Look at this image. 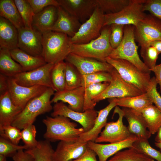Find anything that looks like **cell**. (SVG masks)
Masks as SVG:
<instances>
[{"label":"cell","mask_w":161,"mask_h":161,"mask_svg":"<svg viewBox=\"0 0 161 161\" xmlns=\"http://www.w3.org/2000/svg\"><path fill=\"white\" fill-rule=\"evenodd\" d=\"M42 121L46 129L44 137L50 142L60 140L76 142L80 135L84 132L83 127L76 128L78 125L76 123L64 116H47Z\"/></svg>","instance_id":"cell-1"},{"label":"cell","mask_w":161,"mask_h":161,"mask_svg":"<svg viewBox=\"0 0 161 161\" xmlns=\"http://www.w3.org/2000/svg\"><path fill=\"white\" fill-rule=\"evenodd\" d=\"M55 90L48 87L41 95L30 100L18 115L12 124L20 130L33 124L37 117L53 109L50 99Z\"/></svg>","instance_id":"cell-2"},{"label":"cell","mask_w":161,"mask_h":161,"mask_svg":"<svg viewBox=\"0 0 161 161\" xmlns=\"http://www.w3.org/2000/svg\"><path fill=\"white\" fill-rule=\"evenodd\" d=\"M72 44L71 38L63 33L50 31L43 34L41 56L47 63L55 64L65 60Z\"/></svg>","instance_id":"cell-3"},{"label":"cell","mask_w":161,"mask_h":161,"mask_svg":"<svg viewBox=\"0 0 161 161\" xmlns=\"http://www.w3.org/2000/svg\"><path fill=\"white\" fill-rule=\"evenodd\" d=\"M111 32L110 25L103 27L97 38L86 44H72L71 52L82 57L106 62V59L113 50L109 42Z\"/></svg>","instance_id":"cell-4"},{"label":"cell","mask_w":161,"mask_h":161,"mask_svg":"<svg viewBox=\"0 0 161 161\" xmlns=\"http://www.w3.org/2000/svg\"><path fill=\"white\" fill-rule=\"evenodd\" d=\"M138 46L134 36V26H124L123 40L120 45L113 49L109 57L113 59L127 60L134 65L141 71L150 74L151 71L140 59L138 54Z\"/></svg>","instance_id":"cell-5"},{"label":"cell","mask_w":161,"mask_h":161,"mask_svg":"<svg viewBox=\"0 0 161 161\" xmlns=\"http://www.w3.org/2000/svg\"><path fill=\"white\" fill-rule=\"evenodd\" d=\"M106 61L117 70L125 81L143 93L146 92L151 78L150 74L141 71L132 63L125 60L113 59L108 57L106 59Z\"/></svg>","instance_id":"cell-6"},{"label":"cell","mask_w":161,"mask_h":161,"mask_svg":"<svg viewBox=\"0 0 161 161\" xmlns=\"http://www.w3.org/2000/svg\"><path fill=\"white\" fill-rule=\"evenodd\" d=\"M146 0H130L128 5L120 12L104 14L103 27L113 24L136 26L145 16L143 10Z\"/></svg>","instance_id":"cell-7"},{"label":"cell","mask_w":161,"mask_h":161,"mask_svg":"<svg viewBox=\"0 0 161 161\" xmlns=\"http://www.w3.org/2000/svg\"><path fill=\"white\" fill-rule=\"evenodd\" d=\"M110 73L112 77L111 81L105 90L93 99L94 103H97L107 98L133 97L144 93L134 86L125 81L114 68Z\"/></svg>","instance_id":"cell-8"},{"label":"cell","mask_w":161,"mask_h":161,"mask_svg":"<svg viewBox=\"0 0 161 161\" xmlns=\"http://www.w3.org/2000/svg\"><path fill=\"white\" fill-rule=\"evenodd\" d=\"M104 14L97 5L90 18L81 24L75 35L71 38L72 43L86 44L98 38L103 27Z\"/></svg>","instance_id":"cell-9"},{"label":"cell","mask_w":161,"mask_h":161,"mask_svg":"<svg viewBox=\"0 0 161 161\" xmlns=\"http://www.w3.org/2000/svg\"><path fill=\"white\" fill-rule=\"evenodd\" d=\"M134 36L141 47L149 46L153 41L161 40V21L151 14H146L134 26Z\"/></svg>","instance_id":"cell-10"},{"label":"cell","mask_w":161,"mask_h":161,"mask_svg":"<svg viewBox=\"0 0 161 161\" xmlns=\"http://www.w3.org/2000/svg\"><path fill=\"white\" fill-rule=\"evenodd\" d=\"M115 113L118 115V120L115 122L107 123L95 142L112 143L123 141L133 135L129 132L127 126L123 123V119L124 117V113L122 109L118 106H116L113 114Z\"/></svg>","instance_id":"cell-11"},{"label":"cell","mask_w":161,"mask_h":161,"mask_svg":"<svg viewBox=\"0 0 161 161\" xmlns=\"http://www.w3.org/2000/svg\"><path fill=\"white\" fill-rule=\"evenodd\" d=\"M52 110L51 117L62 116L68 117L80 124L84 132L88 131L92 128L98 115L97 111L94 109L77 112L69 108L62 101L55 103Z\"/></svg>","instance_id":"cell-12"},{"label":"cell","mask_w":161,"mask_h":161,"mask_svg":"<svg viewBox=\"0 0 161 161\" xmlns=\"http://www.w3.org/2000/svg\"><path fill=\"white\" fill-rule=\"evenodd\" d=\"M54 65L47 63L32 70L20 73L13 78L17 84L22 86L30 87L42 86L54 89L51 80L50 73Z\"/></svg>","instance_id":"cell-13"},{"label":"cell","mask_w":161,"mask_h":161,"mask_svg":"<svg viewBox=\"0 0 161 161\" xmlns=\"http://www.w3.org/2000/svg\"><path fill=\"white\" fill-rule=\"evenodd\" d=\"M8 91L13 102L22 109L29 101L41 95L48 88L42 86H22L17 84L13 77H8Z\"/></svg>","instance_id":"cell-14"},{"label":"cell","mask_w":161,"mask_h":161,"mask_svg":"<svg viewBox=\"0 0 161 161\" xmlns=\"http://www.w3.org/2000/svg\"><path fill=\"white\" fill-rule=\"evenodd\" d=\"M18 30V48L31 55L41 56L43 34L33 28L24 27Z\"/></svg>","instance_id":"cell-15"},{"label":"cell","mask_w":161,"mask_h":161,"mask_svg":"<svg viewBox=\"0 0 161 161\" xmlns=\"http://www.w3.org/2000/svg\"><path fill=\"white\" fill-rule=\"evenodd\" d=\"M65 60L66 62L73 65L82 75L99 71L110 72L114 68L111 65L106 62L82 57L71 52L68 55Z\"/></svg>","instance_id":"cell-16"},{"label":"cell","mask_w":161,"mask_h":161,"mask_svg":"<svg viewBox=\"0 0 161 161\" xmlns=\"http://www.w3.org/2000/svg\"><path fill=\"white\" fill-rule=\"evenodd\" d=\"M60 6L84 23L92 14L97 6L96 0H57Z\"/></svg>","instance_id":"cell-17"},{"label":"cell","mask_w":161,"mask_h":161,"mask_svg":"<svg viewBox=\"0 0 161 161\" xmlns=\"http://www.w3.org/2000/svg\"><path fill=\"white\" fill-rule=\"evenodd\" d=\"M138 138L134 135L122 141L107 144H102L89 141L88 147L94 151L98 157V161H107L118 151L131 147Z\"/></svg>","instance_id":"cell-18"},{"label":"cell","mask_w":161,"mask_h":161,"mask_svg":"<svg viewBox=\"0 0 161 161\" xmlns=\"http://www.w3.org/2000/svg\"><path fill=\"white\" fill-rule=\"evenodd\" d=\"M88 147L87 142L60 141L54 150L53 161H71L80 156Z\"/></svg>","instance_id":"cell-19"},{"label":"cell","mask_w":161,"mask_h":161,"mask_svg":"<svg viewBox=\"0 0 161 161\" xmlns=\"http://www.w3.org/2000/svg\"><path fill=\"white\" fill-rule=\"evenodd\" d=\"M122 109L128 123L127 127L131 134L138 138L149 139L151 134L147 129V123L141 112L127 108Z\"/></svg>","instance_id":"cell-20"},{"label":"cell","mask_w":161,"mask_h":161,"mask_svg":"<svg viewBox=\"0 0 161 161\" xmlns=\"http://www.w3.org/2000/svg\"><path fill=\"white\" fill-rule=\"evenodd\" d=\"M85 91V87L80 86L73 89L56 92L51 101L55 103L59 101L66 103L71 109L83 112Z\"/></svg>","instance_id":"cell-21"},{"label":"cell","mask_w":161,"mask_h":161,"mask_svg":"<svg viewBox=\"0 0 161 161\" xmlns=\"http://www.w3.org/2000/svg\"><path fill=\"white\" fill-rule=\"evenodd\" d=\"M58 17L51 31L57 32L73 37L78 31L81 24L76 18L66 11L61 6L57 7Z\"/></svg>","instance_id":"cell-22"},{"label":"cell","mask_w":161,"mask_h":161,"mask_svg":"<svg viewBox=\"0 0 161 161\" xmlns=\"http://www.w3.org/2000/svg\"><path fill=\"white\" fill-rule=\"evenodd\" d=\"M109 103L106 106L97 111L98 115L92 128L88 131L81 134L77 141L95 142L101 132L102 129L107 123V117L110 112L117 106L114 98L109 99Z\"/></svg>","instance_id":"cell-23"},{"label":"cell","mask_w":161,"mask_h":161,"mask_svg":"<svg viewBox=\"0 0 161 161\" xmlns=\"http://www.w3.org/2000/svg\"><path fill=\"white\" fill-rule=\"evenodd\" d=\"M58 17L57 7L53 5L48 6L33 17L32 28L42 34L51 31Z\"/></svg>","instance_id":"cell-24"},{"label":"cell","mask_w":161,"mask_h":161,"mask_svg":"<svg viewBox=\"0 0 161 161\" xmlns=\"http://www.w3.org/2000/svg\"><path fill=\"white\" fill-rule=\"evenodd\" d=\"M22 109L13 102L8 91L0 95V128L11 125Z\"/></svg>","instance_id":"cell-25"},{"label":"cell","mask_w":161,"mask_h":161,"mask_svg":"<svg viewBox=\"0 0 161 161\" xmlns=\"http://www.w3.org/2000/svg\"><path fill=\"white\" fill-rule=\"evenodd\" d=\"M18 29L10 22L0 17V49L9 50L17 48Z\"/></svg>","instance_id":"cell-26"},{"label":"cell","mask_w":161,"mask_h":161,"mask_svg":"<svg viewBox=\"0 0 161 161\" xmlns=\"http://www.w3.org/2000/svg\"><path fill=\"white\" fill-rule=\"evenodd\" d=\"M10 51L12 57L21 66L23 72L32 70L47 63L42 56L31 55L18 48Z\"/></svg>","instance_id":"cell-27"},{"label":"cell","mask_w":161,"mask_h":161,"mask_svg":"<svg viewBox=\"0 0 161 161\" xmlns=\"http://www.w3.org/2000/svg\"><path fill=\"white\" fill-rule=\"evenodd\" d=\"M0 16L9 21L17 29L24 27L14 0H0Z\"/></svg>","instance_id":"cell-28"},{"label":"cell","mask_w":161,"mask_h":161,"mask_svg":"<svg viewBox=\"0 0 161 161\" xmlns=\"http://www.w3.org/2000/svg\"><path fill=\"white\" fill-rule=\"evenodd\" d=\"M0 72L8 77L23 72L22 67L14 61L8 49H0Z\"/></svg>","instance_id":"cell-29"},{"label":"cell","mask_w":161,"mask_h":161,"mask_svg":"<svg viewBox=\"0 0 161 161\" xmlns=\"http://www.w3.org/2000/svg\"><path fill=\"white\" fill-rule=\"evenodd\" d=\"M117 106L141 112L153 103L146 93L133 97L114 98Z\"/></svg>","instance_id":"cell-30"},{"label":"cell","mask_w":161,"mask_h":161,"mask_svg":"<svg viewBox=\"0 0 161 161\" xmlns=\"http://www.w3.org/2000/svg\"><path fill=\"white\" fill-rule=\"evenodd\" d=\"M151 134L157 133L161 126V111L155 106L151 105L140 112Z\"/></svg>","instance_id":"cell-31"},{"label":"cell","mask_w":161,"mask_h":161,"mask_svg":"<svg viewBox=\"0 0 161 161\" xmlns=\"http://www.w3.org/2000/svg\"><path fill=\"white\" fill-rule=\"evenodd\" d=\"M25 151L32 156L33 161H53L54 150L50 141L47 140L38 141L36 147Z\"/></svg>","instance_id":"cell-32"},{"label":"cell","mask_w":161,"mask_h":161,"mask_svg":"<svg viewBox=\"0 0 161 161\" xmlns=\"http://www.w3.org/2000/svg\"><path fill=\"white\" fill-rule=\"evenodd\" d=\"M109 83L94 84L85 87L83 112L94 109L97 103L93 102V99L102 93L108 86Z\"/></svg>","instance_id":"cell-33"},{"label":"cell","mask_w":161,"mask_h":161,"mask_svg":"<svg viewBox=\"0 0 161 161\" xmlns=\"http://www.w3.org/2000/svg\"><path fill=\"white\" fill-rule=\"evenodd\" d=\"M107 161H154V159L131 147L120 151Z\"/></svg>","instance_id":"cell-34"},{"label":"cell","mask_w":161,"mask_h":161,"mask_svg":"<svg viewBox=\"0 0 161 161\" xmlns=\"http://www.w3.org/2000/svg\"><path fill=\"white\" fill-rule=\"evenodd\" d=\"M65 62L64 61L54 65L50 73V78L56 92L63 91L65 87Z\"/></svg>","instance_id":"cell-35"},{"label":"cell","mask_w":161,"mask_h":161,"mask_svg":"<svg viewBox=\"0 0 161 161\" xmlns=\"http://www.w3.org/2000/svg\"><path fill=\"white\" fill-rule=\"evenodd\" d=\"M65 90L73 89L81 86L82 75L72 64L65 62Z\"/></svg>","instance_id":"cell-36"},{"label":"cell","mask_w":161,"mask_h":161,"mask_svg":"<svg viewBox=\"0 0 161 161\" xmlns=\"http://www.w3.org/2000/svg\"><path fill=\"white\" fill-rule=\"evenodd\" d=\"M97 5L105 14L118 13L127 6L130 0H96Z\"/></svg>","instance_id":"cell-37"},{"label":"cell","mask_w":161,"mask_h":161,"mask_svg":"<svg viewBox=\"0 0 161 161\" xmlns=\"http://www.w3.org/2000/svg\"><path fill=\"white\" fill-rule=\"evenodd\" d=\"M14 1L22 19L24 27L32 28L33 18L35 14L27 0Z\"/></svg>","instance_id":"cell-38"},{"label":"cell","mask_w":161,"mask_h":161,"mask_svg":"<svg viewBox=\"0 0 161 161\" xmlns=\"http://www.w3.org/2000/svg\"><path fill=\"white\" fill-rule=\"evenodd\" d=\"M132 147L153 159L161 161V152L153 148L148 139L138 138L133 143Z\"/></svg>","instance_id":"cell-39"},{"label":"cell","mask_w":161,"mask_h":161,"mask_svg":"<svg viewBox=\"0 0 161 161\" xmlns=\"http://www.w3.org/2000/svg\"><path fill=\"white\" fill-rule=\"evenodd\" d=\"M112 79L110 72L99 71L82 75L81 86L85 87L91 84L103 82L110 83Z\"/></svg>","instance_id":"cell-40"},{"label":"cell","mask_w":161,"mask_h":161,"mask_svg":"<svg viewBox=\"0 0 161 161\" xmlns=\"http://www.w3.org/2000/svg\"><path fill=\"white\" fill-rule=\"evenodd\" d=\"M141 47L140 54L143 63L151 70L156 65L159 54L154 47L151 46Z\"/></svg>","instance_id":"cell-41"},{"label":"cell","mask_w":161,"mask_h":161,"mask_svg":"<svg viewBox=\"0 0 161 161\" xmlns=\"http://www.w3.org/2000/svg\"><path fill=\"white\" fill-rule=\"evenodd\" d=\"M36 132L35 127L33 124L27 126L21 131V139L28 149L34 148L38 145V141L35 139Z\"/></svg>","instance_id":"cell-42"},{"label":"cell","mask_w":161,"mask_h":161,"mask_svg":"<svg viewBox=\"0 0 161 161\" xmlns=\"http://www.w3.org/2000/svg\"><path fill=\"white\" fill-rule=\"evenodd\" d=\"M28 149L25 145L15 144L7 140L0 137V154L6 157H12L19 150Z\"/></svg>","instance_id":"cell-43"},{"label":"cell","mask_w":161,"mask_h":161,"mask_svg":"<svg viewBox=\"0 0 161 161\" xmlns=\"http://www.w3.org/2000/svg\"><path fill=\"white\" fill-rule=\"evenodd\" d=\"M0 135L1 137L17 145L21 139L20 129L12 125L0 128Z\"/></svg>","instance_id":"cell-44"},{"label":"cell","mask_w":161,"mask_h":161,"mask_svg":"<svg viewBox=\"0 0 161 161\" xmlns=\"http://www.w3.org/2000/svg\"><path fill=\"white\" fill-rule=\"evenodd\" d=\"M110 26L111 32L109 42L112 47L114 49L120 45L123 40L124 25L113 24Z\"/></svg>","instance_id":"cell-45"},{"label":"cell","mask_w":161,"mask_h":161,"mask_svg":"<svg viewBox=\"0 0 161 161\" xmlns=\"http://www.w3.org/2000/svg\"><path fill=\"white\" fill-rule=\"evenodd\" d=\"M157 84L155 77L154 76L151 78L146 93L153 104L161 111V96L157 90Z\"/></svg>","instance_id":"cell-46"},{"label":"cell","mask_w":161,"mask_h":161,"mask_svg":"<svg viewBox=\"0 0 161 161\" xmlns=\"http://www.w3.org/2000/svg\"><path fill=\"white\" fill-rule=\"evenodd\" d=\"M143 10L149 11L151 15L161 21V0H146Z\"/></svg>","instance_id":"cell-47"},{"label":"cell","mask_w":161,"mask_h":161,"mask_svg":"<svg viewBox=\"0 0 161 161\" xmlns=\"http://www.w3.org/2000/svg\"><path fill=\"white\" fill-rule=\"evenodd\" d=\"M35 14L41 11L45 7L51 5L57 7L60 6L56 0H27Z\"/></svg>","instance_id":"cell-48"},{"label":"cell","mask_w":161,"mask_h":161,"mask_svg":"<svg viewBox=\"0 0 161 161\" xmlns=\"http://www.w3.org/2000/svg\"><path fill=\"white\" fill-rule=\"evenodd\" d=\"M96 153L88 147L85 152L78 158L71 161H97Z\"/></svg>","instance_id":"cell-49"},{"label":"cell","mask_w":161,"mask_h":161,"mask_svg":"<svg viewBox=\"0 0 161 161\" xmlns=\"http://www.w3.org/2000/svg\"><path fill=\"white\" fill-rule=\"evenodd\" d=\"M14 161H33L32 156L23 149L18 150L12 157Z\"/></svg>","instance_id":"cell-50"},{"label":"cell","mask_w":161,"mask_h":161,"mask_svg":"<svg viewBox=\"0 0 161 161\" xmlns=\"http://www.w3.org/2000/svg\"><path fill=\"white\" fill-rule=\"evenodd\" d=\"M8 77L0 73V95L8 91Z\"/></svg>","instance_id":"cell-51"},{"label":"cell","mask_w":161,"mask_h":161,"mask_svg":"<svg viewBox=\"0 0 161 161\" xmlns=\"http://www.w3.org/2000/svg\"><path fill=\"white\" fill-rule=\"evenodd\" d=\"M154 73L156 80L159 85L160 92H161V63L157 65H156L151 69Z\"/></svg>","instance_id":"cell-52"},{"label":"cell","mask_w":161,"mask_h":161,"mask_svg":"<svg viewBox=\"0 0 161 161\" xmlns=\"http://www.w3.org/2000/svg\"><path fill=\"white\" fill-rule=\"evenodd\" d=\"M149 46L154 47L159 54L161 53V40H156L151 42Z\"/></svg>","instance_id":"cell-53"},{"label":"cell","mask_w":161,"mask_h":161,"mask_svg":"<svg viewBox=\"0 0 161 161\" xmlns=\"http://www.w3.org/2000/svg\"><path fill=\"white\" fill-rule=\"evenodd\" d=\"M157 133L155 140L157 142H161V126L158 129Z\"/></svg>","instance_id":"cell-54"},{"label":"cell","mask_w":161,"mask_h":161,"mask_svg":"<svg viewBox=\"0 0 161 161\" xmlns=\"http://www.w3.org/2000/svg\"><path fill=\"white\" fill-rule=\"evenodd\" d=\"M6 157L5 156L0 154V161H7Z\"/></svg>","instance_id":"cell-55"},{"label":"cell","mask_w":161,"mask_h":161,"mask_svg":"<svg viewBox=\"0 0 161 161\" xmlns=\"http://www.w3.org/2000/svg\"><path fill=\"white\" fill-rule=\"evenodd\" d=\"M155 145L161 150V142H157L155 143Z\"/></svg>","instance_id":"cell-56"}]
</instances>
